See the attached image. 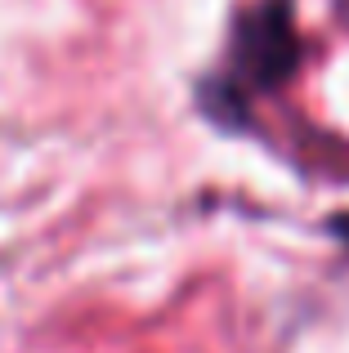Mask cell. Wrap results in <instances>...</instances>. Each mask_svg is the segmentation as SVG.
<instances>
[{
    "label": "cell",
    "instance_id": "6da1fadb",
    "mask_svg": "<svg viewBox=\"0 0 349 353\" xmlns=\"http://www.w3.org/2000/svg\"><path fill=\"white\" fill-rule=\"evenodd\" d=\"M296 63V23H291L287 0H269L260 5L242 27V77L251 85L269 90Z\"/></svg>",
    "mask_w": 349,
    "mask_h": 353
},
{
    "label": "cell",
    "instance_id": "7a4b0ae2",
    "mask_svg": "<svg viewBox=\"0 0 349 353\" xmlns=\"http://www.w3.org/2000/svg\"><path fill=\"white\" fill-rule=\"evenodd\" d=\"M336 233H345V237H349V219H341V224H336Z\"/></svg>",
    "mask_w": 349,
    "mask_h": 353
}]
</instances>
